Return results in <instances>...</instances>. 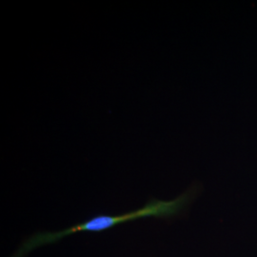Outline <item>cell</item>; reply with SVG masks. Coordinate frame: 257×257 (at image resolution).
I'll return each mask as SVG.
<instances>
[{
  "instance_id": "6da1fadb",
  "label": "cell",
  "mask_w": 257,
  "mask_h": 257,
  "mask_svg": "<svg viewBox=\"0 0 257 257\" xmlns=\"http://www.w3.org/2000/svg\"><path fill=\"white\" fill-rule=\"evenodd\" d=\"M196 187H192L178 197L169 201L152 198L142 208H139L136 211H130L124 214H100L93 216L91 219L85 221L83 223H79L73 227L67 228L65 230L55 232H37L28 237L10 257H26L31 251L37 249L39 247L55 244L66 236L72 235L76 232H100L111 229L119 224L149 217H156L159 219L176 217L180 215L192 203L196 195Z\"/></svg>"
}]
</instances>
